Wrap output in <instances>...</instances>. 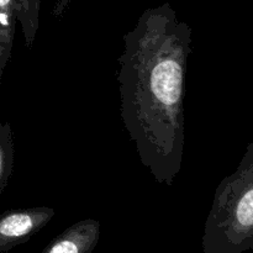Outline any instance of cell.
<instances>
[{
  "label": "cell",
  "mask_w": 253,
  "mask_h": 253,
  "mask_svg": "<svg viewBox=\"0 0 253 253\" xmlns=\"http://www.w3.org/2000/svg\"><path fill=\"white\" fill-rule=\"evenodd\" d=\"M192 27L169 2L146 9L118 59L120 114L141 163L170 185L184 157V99Z\"/></svg>",
  "instance_id": "obj_1"
},
{
  "label": "cell",
  "mask_w": 253,
  "mask_h": 253,
  "mask_svg": "<svg viewBox=\"0 0 253 253\" xmlns=\"http://www.w3.org/2000/svg\"><path fill=\"white\" fill-rule=\"evenodd\" d=\"M204 253H244L253 249V143L231 174L217 185L204 225Z\"/></svg>",
  "instance_id": "obj_2"
},
{
  "label": "cell",
  "mask_w": 253,
  "mask_h": 253,
  "mask_svg": "<svg viewBox=\"0 0 253 253\" xmlns=\"http://www.w3.org/2000/svg\"><path fill=\"white\" fill-rule=\"evenodd\" d=\"M48 207L11 209L0 215V253L9 252L32 239L54 217Z\"/></svg>",
  "instance_id": "obj_3"
},
{
  "label": "cell",
  "mask_w": 253,
  "mask_h": 253,
  "mask_svg": "<svg viewBox=\"0 0 253 253\" xmlns=\"http://www.w3.org/2000/svg\"><path fill=\"white\" fill-rule=\"evenodd\" d=\"M100 237V221L81 220L54 237L42 253H90L95 250Z\"/></svg>",
  "instance_id": "obj_4"
},
{
  "label": "cell",
  "mask_w": 253,
  "mask_h": 253,
  "mask_svg": "<svg viewBox=\"0 0 253 253\" xmlns=\"http://www.w3.org/2000/svg\"><path fill=\"white\" fill-rule=\"evenodd\" d=\"M41 0H16V22H19L25 40V46L31 48L40 26Z\"/></svg>",
  "instance_id": "obj_5"
},
{
  "label": "cell",
  "mask_w": 253,
  "mask_h": 253,
  "mask_svg": "<svg viewBox=\"0 0 253 253\" xmlns=\"http://www.w3.org/2000/svg\"><path fill=\"white\" fill-rule=\"evenodd\" d=\"M15 162V143L9 123L0 124V194L7 187Z\"/></svg>",
  "instance_id": "obj_6"
},
{
  "label": "cell",
  "mask_w": 253,
  "mask_h": 253,
  "mask_svg": "<svg viewBox=\"0 0 253 253\" xmlns=\"http://www.w3.org/2000/svg\"><path fill=\"white\" fill-rule=\"evenodd\" d=\"M16 0H0V27L15 39L16 32Z\"/></svg>",
  "instance_id": "obj_7"
},
{
  "label": "cell",
  "mask_w": 253,
  "mask_h": 253,
  "mask_svg": "<svg viewBox=\"0 0 253 253\" xmlns=\"http://www.w3.org/2000/svg\"><path fill=\"white\" fill-rule=\"evenodd\" d=\"M12 46H14V37L7 35L0 27V81H1L4 69L11 56Z\"/></svg>",
  "instance_id": "obj_8"
},
{
  "label": "cell",
  "mask_w": 253,
  "mask_h": 253,
  "mask_svg": "<svg viewBox=\"0 0 253 253\" xmlns=\"http://www.w3.org/2000/svg\"><path fill=\"white\" fill-rule=\"evenodd\" d=\"M72 0H57L56 4H54V7H53V16L54 17H61L62 14H63L64 11H66V9L68 7L69 2H71Z\"/></svg>",
  "instance_id": "obj_9"
}]
</instances>
